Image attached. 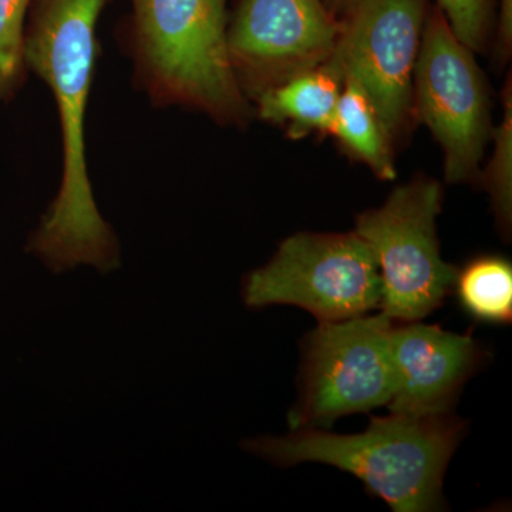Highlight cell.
Here are the masks:
<instances>
[{
	"mask_svg": "<svg viewBox=\"0 0 512 512\" xmlns=\"http://www.w3.org/2000/svg\"><path fill=\"white\" fill-rule=\"evenodd\" d=\"M109 2L33 0L26 19V64L55 97L63 151L59 192L26 249L55 274L77 265L109 274L121 265L119 238L94 201L84 137L96 69L97 22Z\"/></svg>",
	"mask_w": 512,
	"mask_h": 512,
	"instance_id": "6da1fadb",
	"label": "cell"
},
{
	"mask_svg": "<svg viewBox=\"0 0 512 512\" xmlns=\"http://www.w3.org/2000/svg\"><path fill=\"white\" fill-rule=\"evenodd\" d=\"M389 316L319 322L302 342L301 390L292 430L329 429L336 420L387 406L396 392Z\"/></svg>",
	"mask_w": 512,
	"mask_h": 512,
	"instance_id": "5b68a950",
	"label": "cell"
},
{
	"mask_svg": "<svg viewBox=\"0 0 512 512\" xmlns=\"http://www.w3.org/2000/svg\"><path fill=\"white\" fill-rule=\"evenodd\" d=\"M512 43V0H500V26H498V52L507 57Z\"/></svg>",
	"mask_w": 512,
	"mask_h": 512,
	"instance_id": "e0dca14e",
	"label": "cell"
},
{
	"mask_svg": "<svg viewBox=\"0 0 512 512\" xmlns=\"http://www.w3.org/2000/svg\"><path fill=\"white\" fill-rule=\"evenodd\" d=\"M357 2H359V0H323L326 8H328L335 16L340 15V13L348 15Z\"/></svg>",
	"mask_w": 512,
	"mask_h": 512,
	"instance_id": "ac0fdd59",
	"label": "cell"
},
{
	"mask_svg": "<svg viewBox=\"0 0 512 512\" xmlns=\"http://www.w3.org/2000/svg\"><path fill=\"white\" fill-rule=\"evenodd\" d=\"M453 414L370 417L359 434L299 429L282 437L244 440L242 448L279 467L322 463L348 471L396 512L441 510L443 480L463 439Z\"/></svg>",
	"mask_w": 512,
	"mask_h": 512,
	"instance_id": "7a4b0ae2",
	"label": "cell"
},
{
	"mask_svg": "<svg viewBox=\"0 0 512 512\" xmlns=\"http://www.w3.org/2000/svg\"><path fill=\"white\" fill-rule=\"evenodd\" d=\"M120 43L134 83L156 107L202 111L221 124L244 126L248 97L232 70L227 0H131Z\"/></svg>",
	"mask_w": 512,
	"mask_h": 512,
	"instance_id": "3957f363",
	"label": "cell"
},
{
	"mask_svg": "<svg viewBox=\"0 0 512 512\" xmlns=\"http://www.w3.org/2000/svg\"><path fill=\"white\" fill-rule=\"evenodd\" d=\"M457 39L470 50H480L487 39L491 0H437Z\"/></svg>",
	"mask_w": 512,
	"mask_h": 512,
	"instance_id": "2e32d148",
	"label": "cell"
},
{
	"mask_svg": "<svg viewBox=\"0 0 512 512\" xmlns=\"http://www.w3.org/2000/svg\"><path fill=\"white\" fill-rule=\"evenodd\" d=\"M458 301L464 311L481 322L510 323L512 318V268L500 256L474 259L457 272Z\"/></svg>",
	"mask_w": 512,
	"mask_h": 512,
	"instance_id": "4fadbf2b",
	"label": "cell"
},
{
	"mask_svg": "<svg viewBox=\"0 0 512 512\" xmlns=\"http://www.w3.org/2000/svg\"><path fill=\"white\" fill-rule=\"evenodd\" d=\"M340 93L332 131L350 153L369 165L382 180L396 177L392 138L373 109L365 90L355 80L345 79Z\"/></svg>",
	"mask_w": 512,
	"mask_h": 512,
	"instance_id": "7c38bea8",
	"label": "cell"
},
{
	"mask_svg": "<svg viewBox=\"0 0 512 512\" xmlns=\"http://www.w3.org/2000/svg\"><path fill=\"white\" fill-rule=\"evenodd\" d=\"M33 0H0V106L18 96L28 80L25 28Z\"/></svg>",
	"mask_w": 512,
	"mask_h": 512,
	"instance_id": "5bb4252c",
	"label": "cell"
},
{
	"mask_svg": "<svg viewBox=\"0 0 512 512\" xmlns=\"http://www.w3.org/2000/svg\"><path fill=\"white\" fill-rule=\"evenodd\" d=\"M413 80L421 120L446 156L447 183L476 177L490 131L484 77L440 9L427 13Z\"/></svg>",
	"mask_w": 512,
	"mask_h": 512,
	"instance_id": "52a82bcc",
	"label": "cell"
},
{
	"mask_svg": "<svg viewBox=\"0 0 512 512\" xmlns=\"http://www.w3.org/2000/svg\"><path fill=\"white\" fill-rule=\"evenodd\" d=\"M382 296L376 256L356 232L293 235L242 284L248 308L293 305L319 322L367 315L380 308Z\"/></svg>",
	"mask_w": 512,
	"mask_h": 512,
	"instance_id": "277c9868",
	"label": "cell"
},
{
	"mask_svg": "<svg viewBox=\"0 0 512 512\" xmlns=\"http://www.w3.org/2000/svg\"><path fill=\"white\" fill-rule=\"evenodd\" d=\"M441 201V185L420 177L357 217L355 232L372 249L382 274L380 309L393 322L426 318L456 284L458 271L441 258L437 239Z\"/></svg>",
	"mask_w": 512,
	"mask_h": 512,
	"instance_id": "8992f818",
	"label": "cell"
},
{
	"mask_svg": "<svg viewBox=\"0 0 512 512\" xmlns=\"http://www.w3.org/2000/svg\"><path fill=\"white\" fill-rule=\"evenodd\" d=\"M342 83L339 67L329 59L259 94L255 99L259 117L276 124L289 123L293 138L311 131L330 133Z\"/></svg>",
	"mask_w": 512,
	"mask_h": 512,
	"instance_id": "8fae6325",
	"label": "cell"
},
{
	"mask_svg": "<svg viewBox=\"0 0 512 512\" xmlns=\"http://www.w3.org/2000/svg\"><path fill=\"white\" fill-rule=\"evenodd\" d=\"M495 150L487 173V187L494 202L495 214L504 231L512 220V96L511 84L504 96V117L494 133Z\"/></svg>",
	"mask_w": 512,
	"mask_h": 512,
	"instance_id": "9a60e30c",
	"label": "cell"
},
{
	"mask_svg": "<svg viewBox=\"0 0 512 512\" xmlns=\"http://www.w3.org/2000/svg\"><path fill=\"white\" fill-rule=\"evenodd\" d=\"M427 0H359L342 22L332 60L369 97L390 138L412 113L413 76Z\"/></svg>",
	"mask_w": 512,
	"mask_h": 512,
	"instance_id": "ba28073f",
	"label": "cell"
},
{
	"mask_svg": "<svg viewBox=\"0 0 512 512\" xmlns=\"http://www.w3.org/2000/svg\"><path fill=\"white\" fill-rule=\"evenodd\" d=\"M342 22L323 0H239L228 20L232 70L247 97L328 62Z\"/></svg>",
	"mask_w": 512,
	"mask_h": 512,
	"instance_id": "9c48e42d",
	"label": "cell"
},
{
	"mask_svg": "<svg viewBox=\"0 0 512 512\" xmlns=\"http://www.w3.org/2000/svg\"><path fill=\"white\" fill-rule=\"evenodd\" d=\"M483 355L470 335L447 332L417 320L393 326L396 392L387 404L390 413L407 417L450 413Z\"/></svg>",
	"mask_w": 512,
	"mask_h": 512,
	"instance_id": "30bf717a",
	"label": "cell"
}]
</instances>
